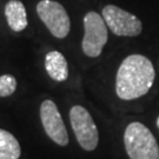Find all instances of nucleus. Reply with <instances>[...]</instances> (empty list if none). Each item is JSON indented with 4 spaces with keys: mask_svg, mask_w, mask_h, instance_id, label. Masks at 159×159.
Segmentation results:
<instances>
[{
    "mask_svg": "<svg viewBox=\"0 0 159 159\" xmlns=\"http://www.w3.org/2000/svg\"><path fill=\"white\" fill-rule=\"evenodd\" d=\"M21 154L17 138L8 131L0 129V159H19Z\"/></svg>",
    "mask_w": 159,
    "mask_h": 159,
    "instance_id": "nucleus-10",
    "label": "nucleus"
},
{
    "mask_svg": "<svg viewBox=\"0 0 159 159\" xmlns=\"http://www.w3.org/2000/svg\"><path fill=\"white\" fill-rule=\"evenodd\" d=\"M107 39V25L104 18L97 12H87L84 17V38L81 43L83 52L90 58L99 57Z\"/></svg>",
    "mask_w": 159,
    "mask_h": 159,
    "instance_id": "nucleus-3",
    "label": "nucleus"
},
{
    "mask_svg": "<svg viewBox=\"0 0 159 159\" xmlns=\"http://www.w3.org/2000/svg\"><path fill=\"white\" fill-rule=\"evenodd\" d=\"M102 18L112 33L119 37H137L142 33V21L130 12L116 5H106L102 8Z\"/></svg>",
    "mask_w": 159,
    "mask_h": 159,
    "instance_id": "nucleus-6",
    "label": "nucleus"
},
{
    "mask_svg": "<svg viewBox=\"0 0 159 159\" xmlns=\"http://www.w3.org/2000/svg\"><path fill=\"white\" fill-rule=\"evenodd\" d=\"M37 13L52 35L58 39H64L68 35L71 20L61 4L53 0H41L37 5Z\"/></svg>",
    "mask_w": 159,
    "mask_h": 159,
    "instance_id": "nucleus-5",
    "label": "nucleus"
},
{
    "mask_svg": "<svg viewBox=\"0 0 159 159\" xmlns=\"http://www.w3.org/2000/svg\"><path fill=\"white\" fill-rule=\"evenodd\" d=\"M157 127L159 129V116H158V118H157Z\"/></svg>",
    "mask_w": 159,
    "mask_h": 159,
    "instance_id": "nucleus-12",
    "label": "nucleus"
},
{
    "mask_svg": "<svg viewBox=\"0 0 159 159\" xmlns=\"http://www.w3.org/2000/svg\"><path fill=\"white\" fill-rule=\"evenodd\" d=\"M17 90V79L11 74L0 75V97H10Z\"/></svg>",
    "mask_w": 159,
    "mask_h": 159,
    "instance_id": "nucleus-11",
    "label": "nucleus"
},
{
    "mask_svg": "<svg viewBox=\"0 0 159 159\" xmlns=\"http://www.w3.org/2000/svg\"><path fill=\"white\" fill-rule=\"evenodd\" d=\"M46 72L56 81H64L68 77L67 61L60 52L51 51L45 57Z\"/></svg>",
    "mask_w": 159,
    "mask_h": 159,
    "instance_id": "nucleus-9",
    "label": "nucleus"
},
{
    "mask_svg": "<svg viewBox=\"0 0 159 159\" xmlns=\"http://www.w3.org/2000/svg\"><path fill=\"white\" fill-rule=\"evenodd\" d=\"M124 144L130 159H159V145L148 127L133 121L124 133Z\"/></svg>",
    "mask_w": 159,
    "mask_h": 159,
    "instance_id": "nucleus-2",
    "label": "nucleus"
},
{
    "mask_svg": "<svg viewBox=\"0 0 159 159\" xmlns=\"http://www.w3.org/2000/svg\"><path fill=\"white\" fill-rule=\"evenodd\" d=\"M70 121L80 146L86 151L96 150L99 143V132L90 112L85 107L75 105L70 110Z\"/></svg>",
    "mask_w": 159,
    "mask_h": 159,
    "instance_id": "nucleus-4",
    "label": "nucleus"
},
{
    "mask_svg": "<svg viewBox=\"0 0 159 159\" xmlns=\"http://www.w3.org/2000/svg\"><path fill=\"white\" fill-rule=\"evenodd\" d=\"M40 119L46 134L59 146L68 144V133L66 131L63 118L54 102L46 99L40 105Z\"/></svg>",
    "mask_w": 159,
    "mask_h": 159,
    "instance_id": "nucleus-7",
    "label": "nucleus"
},
{
    "mask_svg": "<svg viewBox=\"0 0 159 159\" xmlns=\"http://www.w3.org/2000/svg\"><path fill=\"white\" fill-rule=\"evenodd\" d=\"M156 71L152 61L142 54H131L120 64L117 78L116 92L123 100H133L145 96L152 87Z\"/></svg>",
    "mask_w": 159,
    "mask_h": 159,
    "instance_id": "nucleus-1",
    "label": "nucleus"
},
{
    "mask_svg": "<svg viewBox=\"0 0 159 159\" xmlns=\"http://www.w3.org/2000/svg\"><path fill=\"white\" fill-rule=\"evenodd\" d=\"M5 17L8 26L14 32H21L27 27L26 8L21 1L10 0L5 6Z\"/></svg>",
    "mask_w": 159,
    "mask_h": 159,
    "instance_id": "nucleus-8",
    "label": "nucleus"
}]
</instances>
